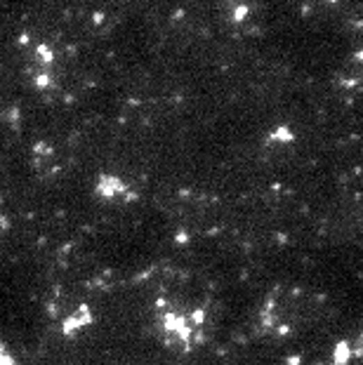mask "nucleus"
Segmentation results:
<instances>
[{
    "label": "nucleus",
    "mask_w": 363,
    "mask_h": 365,
    "mask_svg": "<svg viewBox=\"0 0 363 365\" xmlns=\"http://www.w3.org/2000/svg\"><path fill=\"white\" fill-rule=\"evenodd\" d=\"M0 365H12V361H10L8 356H5V351H3V349H0Z\"/></svg>",
    "instance_id": "1"
}]
</instances>
